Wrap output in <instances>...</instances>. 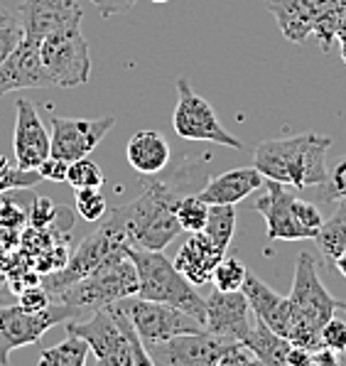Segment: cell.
<instances>
[{"label":"cell","instance_id":"cell-1","mask_svg":"<svg viewBox=\"0 0 346 366\" xmlns=\"http://www.w3.org/2000/svg\"><path fill=\"white\" fill-rule=\"evenodd\" d=\"M206 179L209 172L202 162H184L182 167L170 172L165 167L163 172L150 174V179H145L136 199L106 214L103 219L113 224L131 246L163 251L182 232L177 222L180 199L202 192Z\"/></svg>","mask_w":346,"mask_h":366},{"label":"cell","instance_id":"cell-2","mask_svg":"<svg viewBox=\"0 0 346 366\" xmlns=\"http://www.w3.org/2000/svg\"><path fill=\"white\" fill-rule=\"evenodd\" d=\"M332 138L322 133H302L265 140L255 148L253 167L265 179H275L292 189L322 187L327 182V153Z\"/></svg>","mask_w":346,"mask_h":366},{"label":"cell","instance_id":"cell-3","mask_svg":"<svg viewBox=\"0 0 346 366\" xmlns=\"http://www.w3.org/2000/svg\"><path fill=\"white\" fill-rule=\"evenodd\" d=\"M64 330L86 340L91 354L103 366H143L150 364L148 349L138 337L128 315L111 302L88 317L66 320Z\"/></svg>","mask_w":346,"mask_h":366},{"label":"cell","instance_id":"cell-4","mask_svg":"<svg viewBox=\"0 0 346 366\" xmlns=\"http://www.w3.org/2000/svg\"><path fill=\"white\" fill-rule=\"evenodd\" d=\"M317 258L312 253H300L295 266L292 290H290V322L285 337L295 347H305L310 352L322 347V325L337 312V300L329 295L317 273Z\"/></svg>","mask_w":346,"mask_h":366},{"label":"cell","instance_id":"cell-5","mask_svg":"<svg viewBox=\"0 0 346 366\" xmlns=\"http://www.w3.org/2000/svg\"><path fill=\"white\" fill-rule=\"evenodd\" d=\"M126 256L133 261L138 273V292L136 295L145 300H158L167 305L192 315L194 320L204 325L206 320V297L197 292V285H192L187 278L175 268V263L163 251L138 249L126 246Z\"/></svg>","mask_w":346,"mask_h":366},{"label":"cell","instance_id":"cell-6","mask_svg":"<svg viewBox=\"0 0 346 366\" xmlns=\"http://www.w3.org/2000/svg\"><path fill=\"white\" fill-rule=\"evenodd\" d=\"M148 349L150 364L158 366H245L258 364L248 347L236 340H224L206 330L184 332Z\"/></svg>","mask_w":346,"mask_h":366},{"label":"cell","instance_id":"cell-7","mask_svg":"<svg viewBox=\"0 0 346 366\" xmlns=\"http://www.w3.org/2000/svg\"><path fill=\"white\" fill-rule=\"evenodd\" d=\"M136 292H138V273L133 261L126 256L121 261L108 263V266L74 280V283L61 288L59 292H54L52 302L69 307L74 312V320H79L106 305H111V302H118L128 295H136Z\"/></svg>","mask_w":346,"mask_h":366},{"label":"cell","instance_id":"cell-8","mask_svg":"<svg viewBox=\"0 0 346 366\" xmlns=\"http://www.w3.org/2000/svg\"><path fill=\"white\" fill-rule=\"evenodd\" d=\"M283 37L290 42H305L317 37L329 52L337 42L339 18L346 13V0H265Z\"/></svg>","mask_w":346,"mask_h":366},{"label":"cell","instance_id":"cell-9","mask_svg":"<svg viewBox=\"0 0 346 366\" xmlns=\"http://www.w3.org/2000/svg\"><path fill=\"white\" fill-rule=\"evenodd\" d=\"M126 246H128L126 236H123L113 224L101 219V229L93 232L91 236H86L79 244V249L71 253L69 261L42 280L44 290L52 297L54 292H59L61 288L74 283V280L83 278V275L108 266V263L121 261V258H126Z\"/></svg>","mask_w":346,"mask_h":366},{"label":"cell","instance_id":"cell-10","mask_svg":"<svg viewBox=\"0 0 346 366\" xmlns=\"http://www.w3.org/2000/svg\"><path fill=\"white\" fill-rule=\"evenodd\" d=\"M40 57L49 79L59 89L83 86L91 76V52L81 25L52 32L40 42Z\"/></svg>","mask_w":346,"mask_h":366},{"label":"cell","instance_id":"cell-11","mask_svg":"<svg viewBox=\"0 0 346 366\" xmlns=\"http://www.w3.org/2000/svg\"><path fill=\"white\" fill-rule=\"evenodd\" d=\"M172 128L184 140H204V143H216L233 150L243 148L241 140L221 126L214 106L199 97L184 76L177 79V106L172 114Z\"/></svg>","mask_w":346,"mask_h":366},{"label":"cell","instance_id":"cell-12","mask_svg":"<svg viewBox=\"0 0 346 366\" xmlns=\"http://www.w3.org/2000/svg\"><path fill=\"white\" fill-rule=\"evenodd\" d=\"M116 305L128 315V320L133 322V327H136L145 347L172 340V337L184 335V332L204 330V325L199 320H194L192 315L182 312V310L167 305V302L145 300L141 295H128L116 302Z\"/></svg>","mask_w":346,"mask_h":366},{"label":"cell","instance_id":"cell-13","mask_svg":"<svg viewBox=\"0 0 346 366\" xmlns=\"http://www.w3.org/2000/svg\"><path fill=\"white\" fill-rule=\"evenodd\" d=\"M66 320H74V312L59 302H52L35 312L20 305L0 307V366L10 362V354L15 349L37 345L44 332H49L59 322H66Z\"/></svg>","mask_w":346,"mask_h":366},{"label":"cell","instance_id":"cell-14","mask_svg":"<svg viewBox=\"0 0 346 366\" xmlns=\"http://www.w3.org/2000/svg\"><path fill=\"white\" fill-rule=\"evenodd\" d=\"M49 140H52V155L64 162H74L79 157H88L106 138V133L113 131L116 116L101 118H66L49 114Z\"/></svg>","mask_w":346,"mask_h":366},{"label":"cell","instance_id":"cell-15","mask_svg":"<svg viewBox=\"0 0 346 366\" xmlns=\"http://www.w3.org/2000/svg\"><path fill=\"white\" fill-rule=\"evenodd\" d=\"M265 192L255 199V212L265 219V234L270 241H305L315 239L300 219V197L288 184L265 179Z\"/></svg>","mask_w":346,"mask_h":366},{"label":"cell","instance_id":"cell-16","mask_svg":"<svg viewBox=\"0 0 346 366\" xmlns=\"http://www.w3.org/2000/svg\"><path fill=\"white\" fill-rule=\"evenodd\" d=\"M255 315L250 310L243 290H211L206 297V320L204 330L224 340L243 342L253 330Z\"/></svg>","mask_w":346,"mask_h":366},{"label":"cell","instance_id":"cell-17","mask_svg":"<svg viewBox=\"0 0 346 366\" xmlns=\"http://www.w3.org/2000/svg\"><path fill=\"white\" fill-rule=\"evenodd\" d=\"M13 150L18 167H22V170H37L40 162L52 155L49 131L44 128L40 111L30 99H18V104H15Z\"/></svg>","mask_w":346,"mask_h":366},{"label":"cell","instance_id":"cell-18","mask_svg":"<svg viewBox=\"0 0 346 366\" xmlns=\"http://www.w3.org/2000/svg\"><path fill=\"white\" fill-rule=\"evenodd\" d=\"M18 13L25 37L35 42H42L52 32L81 25L83 20L79 0H22Z\"/></svg>","mask_w":346,"mask_h":366},{"label":"cell","instance_id":"cell-19","mask_svg":"<svg viewBox=\"0 0 346 366\" xmlns=\"http://www.w3.org/2000/svg\"><path fill=\"white\" fill-rule=\"evenodd\" d=\"M52 79L40 57V42L22 39L15 52L0 64V97L25 89H52Z\"/></svg>","mask_w":346,"mask_h":366},{"label":"cell","instance_id":"cell-20","mask_svg":"<svg viewBox=\"0 0 346 366\" xmlns=\"http://www.w3.org/2000/svg\"><path fill=\"white\" fill-rule=\"evenodd\" d=\"M224 256L226 251H221L204 232H194L182 244L180 253H177V258L172 263H175V268L180 270L189 283L199 288V285L211 283L214 268L219 266V261Z\"/></svg>","mask_w":346,"mask_h":366},{"label":"cell","instance_id":"cell-21","mask_svg":"<svg viewBox=\"0 0 346 366\" xmlns=\"http://www.w3.org/2000/svg\"><path fill=\"white\" fill-rule=\"evenodd\" d=\"M265 177L255 167H236L206 179L199 197L206 204H238L255 189H263Z\"/></svg>","mask_w":346,"mask_h":366},{"label":"cell","instance_id":"cell-22","mask_svg":"<svg viewBox=\"0 0 346 366\" xmlns=\"http://www.w3.org/2000/svg\"><path fill=\"white\" fill-rule=\"evenodd\" d=\"M243 295L248 297L250 310H253L255 317H260L270 330H275L278 335L285 337L288 332V322H290V300L288 295H280L265 285L260 278L255 275H245V283H243ZM288 340V337H285Z\"/></svg>","mask_w":346,"mask_h":366},{"label":"cell","instance_id":"cell-23","mask_svg":"<svg viewBox=\"0 0 346 366\" xmlns=\"http://www.w3.org/2000/svg\"><path fill=\"white\" fill-rule=\"evenodd\" d=\"M126 157L131 162V167L141 174H158L170 165V143L163 133L158 131H138L136 135H131L126 148Z\"/></svg>","mask_w":346,"mask_h":366},{"label":"cell","instance_id":"cell-24","mask_svg":"<svg viewBox=\"0 0 346 366\" xmlns=\"http://www.w3.org/2000/svg\"><path fill=\"white\" fill-rule=\"evenodd\" d=\"M243 345L253 352L255 362L265 366H288V354L292 342L285 340L283 335H278L275 330H270L260 317H255L253 330L248 332V337L243 340Z\"/></svg>","mask_w":346,"mask_h":366},{"label":"cell","instance_id":"cell-25","mask_svg":"<svg viewBox=\"0 0 346 366\" xmlns=\"http://www.w3.org/2000/svg\"><path fill=\"white\" fill-rule=\"evenodd\" d=\"M317 246H320L322 256H325L327 266L334 268V261L339 253L346 249V202H339V209L327 219L320 227V234L315 236Z\"/></svg>","mask_w":346,"mask_h":366},{"label":"cell","instance_id":"cell-26","mask_svg":"<svg viewBox=\"0 0 346 366\" xmlns=\"http://www.w3.org/2000/svg\"><path fill=\"white\" fill-rule=\"evenodd\" d=\"M88 354H91V349H88L86 340L66 332V340L61 345L40 352V366H83Z\"/></svg>","mask_w":346,"mask_h":366},{"label":"cell","instance_id":"cell-27","mask_svg":"<svg viewBox=\"0 0 346 366\" xmlns=\"http://www.w3.org/2000/svg\"><path fill=\"white\" fill-rule=\"evenodd\" d=\"M204 234L221 251H228L233 234H236V204H209Z\"/></svg>","mask_w":346,"mask_h":366},{"label":"cell","instance_id":"cell-28","mask_svg":"<svg viewBox=\"0 0 346 366\" xmlns=\"http://www.w3.org/2000/svg\"><path fill=\"white\" fill-rule=\"evenodd\" d=\"M206 217H209V204L199 194H187L177 204V222H180L182 232H204Z\"/></svg>","mask_w":346,"mask_h":366},{"label":"cell","instance_id":"cell-29","mask_svg":"<svg viewBox=\"0 0 346 366\" xmlns=\"http://www.w3.org/2000/svg\"><path fill=\"white\" fill-rule=\"evenodd\" d=\"M245 275H248V268L243 266L241 258L224 256L219 261V266L214 268L211 283H214L216 290H241L245 283Z\"/></svg>","mask_w":346,"mask_h":366},{"label":"cell","instance_id":"cell-30","mask_svg":"<svg viewBox=\"0 0 346 366\" xmlns=\"http://www.w3.org/2000/svg\"><path fill=\"white\" fill-rule=\"evenodd\" d=\"M25 39L22 22L13 10L0 8V64L15 52V47Z\"/></svg>","mask_w":346,"mask_h":366},{"label":"cell","instance_id":"cell-31","mask_svg":"<svg viewBox=\"0 0 346 366\" xmlns=\"http://www.w3.org/2000/svg\"><path fill=\"white\" fill-rule=\"evenodd\" d=\"M103 170L88 157H79V160L69 162L66 167V182L74 189L81 187H103Z\"/></svg>","mask_w":346,"mask_h":366},{"label":"cell","instance_id":"cell-32","mask_svg":"<svg viewBox=\"0 0 346 366\" xmlns=\"http://www.w3.org/2000/svg\"><path fill=\"white\" fill-rule=\"evenodd\" d=\"M40 172L37 170H22L13 167L5 155H0V194L10 192V189H30L40 182Z\"/></svg>","mask_w":346,"mask_h":366},{"label":"cell","instance_id":"cell-33","mask_svg":"<svg viewBox=\"0 0 346 366\" xmlns=\"http://www.w3.org/2000/svg\"><path fill=\"white\" fill-rule=\"evenodd\" d=\"M74 197H76V212H79L81 219L86 222H101L106 217V199L101 194V187H81V189H74Z\"/></svg>","mask_w":346,"mask_h":366},{"label":"cell","instance_id":"cell-34","mask_svg":"<svg viewBox=\"0 0 346 366\" xmlns=\"http://www.w3.org/2000/svg\"><path fill=\"white\" fill-rule=\"evenodd\" d=\"M320 340H322V345H325V347H329L332 352H337V354H342V357H344V354H346V320L337 317V312H334L332 317L322 325Z\"/></svg>","mask_w":346,"mask_h":366},{"label":"cell","instance_id":"cell-35","mask_svg":"<svg viewBox=\"0 0 346 366\" xmlns=\"http://www.w3.org/2000/svg\"><path fill=\"white\" fill-rule=\"evenodd\" d=\"M322 199L325 202L346 199V155L329 170L327 182L322 184Z\"/></svg>","mask_w":346,"mask_h":366},{"label":"cell","instance_id":"cell-36","mask_svg":"<svg viewBox=\"0 0 346 366\" xmlns=\"http://www.w3.org/2000/svg\"><path fill=\"white\" fill-rule=\"evenodd\" d=\"M66 167H69V162H64V160H59V157L49 155L47 160L40 162L37 172H40V177L47 179V182H66Z\"/></svg>","mask_w":346,"mask_h":366},{"label":"cell","instance_id":"cell-37","mask_svg":"<svg viewBox=\"0 0 346 366\" xmlns=\"http://www.w3.org/2000/svg\"><path fill=\"white\" fill-rule=\"evenodd\" d=\"M47 305H52V297H49V292L42 288H25L20 292V307L30 310V312H35V310H44Z\"/></svg>","mask_w":346,"mask_h":366},{"label":"cell","instance_id":"cell-38","mask_svg":"<svg viewBox=\"0 0 346 366\" xmlns=\"http://www.w3.org/2000/svg\"><path fill=\"white\" fill-rule=\"evenodd\" d=\"M93 5L98 8V13L103 18H113V15H123L138 3V0H91Z\"/></svg>","mask_w":346,"mask_h":366},{"label":"cell","instance_id":"cell-39","mask_svg":"<svg viewBox=\"0 0 346 366\" xmlns=\"http://www.w3.org/2000/svg\"><path fill=\"white\" fill-rule=\"evenodd\" d=\"M288 366H315V359H312V352L305 347H290L288 354Z\"/></svg>","mask_w":346,"mask_h":366},{"label":"cell","instance_id":"cell-40","mask_svg":"<svg viewBox=\"0 0 346 366\" xmlns=\"http://www.w3.org/2000/svg\"><path fill=\"white\" fill-rule=\"evenodd\" d=\"M312 359H315V366H337L339 362H342V354L332 352L329 347L322 345L320 349L312 352Z\"/></svg>","mask_w":346,"mask_h":366},{"label":"cell","instance_id":"cell-41","mask_svg":"<svg viewBox=\"0 0 346 366\" xmlns=\"http://www.w3.org/2000/svg\"><path fill=\"white\" fill-rule=\"evenodd\" d=\"M332 270H337L339 275H344V278H346V249L339 253V258L334 261V268Z\"/></svg>","mask_w":346,"mask_h":366},{"label":"cell","instance_id":"cell-42","mask_svg":"<svg viewBox=\"0 0 346 366\" xmlns=\"http://www.w3.org/2000/svg\"><path fill=\"white\" fill-rule=\"evenodd\" d=\"M337 42H346V13L339 18V25H337Z\"/></svg>","mask_w":346,"mask_h":366},{"label":"cell","instance_id":"cell-43","mask_svg":"<svg viewBox=\"0 0 346 366\" xmlns=\"http://www.w3.org/2000/svg\"><path fill=\"white\" fill-rule=\"evenodd\" d=\"M342 47H339V54H342V59H344V64H346V42H339Z\"/></svg>","mask_w":346,"mask_h":366},{"label":"cell","instance_id":"cell-44","mask_svg":"<svg viewBox=\"0 0 346 366\" xmlns=\"http://www.w3.org/2000/svg\"><path fill=\"white\" fill-rule=\"evenodd\" d=\"M337 307L342 310V312L346 315V300H337Z\"/></svg>","mask_w":346,"mask_h":366},{"label":"cell","instance_id":"cell-45","mask_svg":"<svg viewBox=\"0 0 346 366\" xmlns=\"http://www.w3.org/2000/svg\"><path fill=\"white\" fill-rule=\"evenodd\" d=\"M153 3H170V0H153Z\"/></svg>","mask_w":346,"mask_h":366},{"label":"cell","instance_id":"cell-46","mask_svg":"<svg viewBox=\"0 0 346 366\" xmlns=\"http://www.w3.org/2000/svg\"><path fill=\"white\" fill-rule=\"evenodd\" d=\"M344 202H346V199H344Z\"/></svg>","mask_w":346,"mask_h":366}]
</instances>
